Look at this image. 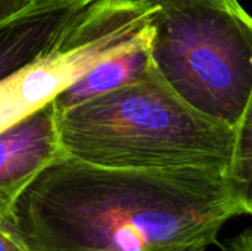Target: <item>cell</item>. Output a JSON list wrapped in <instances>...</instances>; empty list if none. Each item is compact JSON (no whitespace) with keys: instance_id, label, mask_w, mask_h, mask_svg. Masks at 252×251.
Masks as SVG:
<instances>
[{"instance_id":"6da1fadb","label":"cell","mask_w":252,"mask_h":251,"mask_svg":"<svg viewBox=\"0 0 252 251\" xmlns=\"http://www.w3.org/2000/svg\"><path fill=\"white\" fill-rule=\"evenodd\" d=\"M242 215L213 169H117L62 152L15 219L30 251H207Z\"/></svg>"},{"instance_id":"8fae6325","label":"cell","mask_w":252,"mask_h":251,"mask_svg":"<svg viewBox=\"0 0 252 251\" xmlns=\"http://www.w3.org/2000/svg\"><path fill=\"white\" fill-rule=\"evenodd\" d=\"M32 0H0V24L25 9Z\"/></svg>"},{"instance_id":"8992f818","label":"cell","mask_w":252,"mask_h":251,"mask_svg":"<svg viewBox=\"0 0 252 251\" xmlns=\"http://www.w3.org/2000/svg\"><path fill=\"white\" fill-rule=\"evenodd\" d=\"M92 0H32L0 24V80L49 49Z\"/></svg>"},{"instance_id":"5b68a950","label":"cell","mask_w":252,"mask_h":251,"mask_svg":"<svg viewBox=\"0 0 252 251\" xmlns=\"http://www.w3.org/2000/svg\"><path fill=\"white\" fill-rule=\"evenodd\" d=\"M62 152L53 102L0 132V219L16 220L21 194Z\"/></svg>"},{"instance_id":"277c9868","label":"cell","mask_w":252,"mask_h":251,"mask_svg":"<svg viewBox=\"0 0 252 251\" xmlns=\"http://www.w3.org/2000/svg\"><path fill=\"white\" fill-rule=\"evenodd\" d=\"M146 0H92L58 40L0 80V132L22 121L92 68L151 38Z\"/></svg>"},{"instance_id":"3957f363","label":"cell","mask_w":252,"mask_h":251,"mask_svg":"<svg viewBox=\"0 0 252 251\" xmlns=\"http://www.w3.org/2000/svg\"><path fill=\"white\" fill-rule=\"evenodd\" d=\"M151 61L201 114L233 129L252 90V16L238 0H146Z\"/></svg>"},{"instance_id":"52a82bcc","label":"cell","mask_w":252,"mask_h":251,"mask_svg":"<svg viewBox=\"0 0 252 251\" xmlns=\"http://www.w3.org/2000/svg\"><path fill=\"white\" fill-rule=\"evenodd\" d=\"M152 70L151 38L142 41L86 72L74 84L55 98L56 111L68 109L103 93L143 78Z\"/></svg>"},{"instance_id":"7a4b0ae2","label":"cell","mask_w":252,"mask_h":251,"mask_svg":"<svg viewBox=\"0 0 252 251\" xmlns=\"http://www.w3.org/2000/svg\"><path fill=\"white\" fill-rule=\"evenodd\" d=\"M66 155L117 169L226 172L235 129L182 101L155 68L140 80L56 111Z\"/></svg>"},{"instance_id":"30bf717a","label":"cell","mask_w":252,"mask_h":251,"mask_svg":"<svg viewBox=\"0 0 252 251\" xmlns=\"http://www.w3.org/2000/svg\"><path fill=\"white\" fill-rule=\"evenodd\" d=\"M223 251H252V226H248L241 234L226 240L221 244Z\"/></svg>"},{"instance_id":"ba28073f","label":"cell","mask_w":252,"mask_h":251,"mask_svg":"<svg viewBox=\"0 0 252 251\" xmlns=\"http://www.w3.org/2000/svg\"><path fill=\"white\" fill-rule=\"evenodd\" d=\"M224 179L241 213L252 215V90L235 127L233 151Z\"/></svg>"},{"instance_id":"9c48e42d","label":"cell","mask_w":252,"mask_h":251,"mask_svg":"<svg viewBox=\"0 0 252 251\" xmlns=\"http://www.w3.org/2000/svg\"><path fill=\"white\" fill-rule=\"evenodd\" d=\"M0 251H30L16 220L0 219Z\"/></svg>"}]
</instances>
